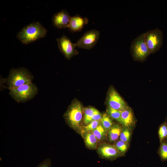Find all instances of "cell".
Segmentation results:
<instances>
[{
  "instance_id": "6da1fadb",
  "label": "cell",
  "mask_w": 167,
  "mask_h": 167,
  "mask_svg": "<svg viewBox=\"0 0 167 167\" xmlns=\"http://www.w3.org/2000/svg\"><path fill=\"white\" fill-rule=\"evenodd\" d=\"M47 32L41 23L35 22L24 27L18 32L16 37L22 44L27 45L45 37Z\"/></svg>"
},
{
  "instance_id": "7a4b0ae2",
  "label": "cell",
  "mask_w": 167,
  "mask_h": 167,
  "mask_svg": "<svg viewBox=\"0 0 167 167\" xmlns=\"http://www.w3.org/2000/svg\"><path fill=\"white\" fill-rule=\"evenodd\" d=\"M34 76L24 67L11 69L6 79L8 88L10 90L23 85L32 83Z\"/></svg>"
},
{
  "instance_id": "3957f363",
  "label": "cell",
  "mask_w": 167,
  "mask_h": 167,
  "mask_svg": "<svg viewBox=\"0 0 167 167\" xmlns=\"http://www.w3.org/2000/svg\"><path fill=\"white\" fill-rule=\"evenodd\" d=\"M10 90L9 94L15 101L24 102L32 99L38 93L37 86L32 83L25 84Z\"/></svg>"
},
{
  "instance_id": "277c9868",
  "label": "cell",
  "mask_w": 167,
  "mask_h": 167,
  "mask_svg": "<svg viewBox=\"0 0 167 167\" xmlns=\"http://www.w3.org/2000/svg\"><path fill=\"white\" fill-rule=\"evenodd\" d=\"M83 109L80 102L73 101L68 107L64 115V118L67 124L74 129L80 126L83 118Z\"/></svg>"
},
{
  "instance_id": "5b68a950",
  "label": "cell",
  "mask_w": 167,
  "mask_h": 167,
  "mask_svg": "<svg viewBox=\"0 0 167 167\" xmlns=\"http://www.w3.org/2000/svg\"><path fill=\"white\" fill-rule=\"evenodd\" d=\"M130 50L133 59L143 62L150 54L144 38V33L140 34L131 42Z\"/></svg>"
},
{
  "instance_id": "8992f818",
  "label": "cell",
  "mask_w": 167,
  "mask_h": 167,
  "mask_svg": "<svg viewBox=\"0 0 167 167\" xmlns=\"http://www.w3.org/2000/svg\"><path fill=\"white\" fill-rule=\"evenodd\" d=\"M144 38L150 54L158 51L163 43V34L158 28H155L144 33Z\"/></svg>"
},
{
  "instance_id": "52a82bcc",
  "label": "cell",
  "mask_w": 167,
  "mask_h": 167,
  "mask_svg": "<svg viewBox=\"0 0 167 167\" xmlns=\"http://www.w3.org/2000/svg\"><path fill=\"white\" fill-rule=\"evenodd\" d=\"M100 35L98 30L92 29L87 31L75 43L76 46L79 48L90 49L96 44Z\"/></svg>"
},
{
  "instance_id": "ba28073f",
  "label": "cell",
  "mask_w": 167,
  "mask_h": 167,
  "mask_svg": "<svg viewBox=\"0 0 167 167\" xmlns=\"http://www.w3.org/2000/svg\"><path fill=\"white\" fill-rule=\"evenodd\" d=\"M58 46L61 52L68 59L78 54L76 49L75 43H73L70 39L65 35L56 39Z\"/></svg>"
},
{
  "instance_id": "9c48e42d",
  "label": "cell",
  "mask_w": 167,
  "mask_h": 167,
  "mask_svg": "<svg viewBox=\"0 0 167 167\" xmlns=\"http://www.w3.org/2000/svg\"><path fill=\"white\" fill-rule=\"evenodd\" d=\"M107 102L108 106L120 111H123L129 106L114 88L111 87L108 92Z\"/></svg>"
},
{
  "instance_id": "30bf717a",
  "label": "cell",
  "mask_w": 167,
  "mask_h": 167,
  "mask_svg": "<svg viewBox=\"0 0 167 167\" xmlns=\"http://www.w3.org/2000/svg\"><path fill=\"white\" fill-rule=\"evenodd\" d=\"M71 17L67 11L63 9L53 15L52 22L53 25L58 29L68 28Z\"/></svg>"
},
{
  "instance_id": "8fae6325",
  "label": "cell",
  "mask_w": 167,
  "mask_h": 167,
  "mask_svg": "<svg viewBox=\"0 0 167 167\" xmlns=\"http://www.w3.org/2000/svg\"><path fill=\"white\" fill-rule=\"evenodd\" d=\"M97 151L102 157L108 159L115 158L121 155L114 145L105 143L100 145L97 149Z\"/></svg>"
},
{
  "instance_id": "7c38bea8",
  "label": "cell",
  "mask_w": 167,
  "mask_h": 167,
  "mask_svg": "<svg viewBox=\"0 0 167 167\" xmlns=\"http://www.w3.org/2000/svg\"><path fill=\"white\" fill-rule=\"evenodd\" d=\"M89 20L86 17H83L79 15L71 17L68 28L72 32L81 31L84 26L88 24Z\"/></svg>"
},
{
  "instance_id": "4fadbf2b",
  "label": "cell",
  "mask_w": 167,
  "mask_h": 167,
  "mask_svg": "<svg viewBox=\"0 0 167 167\" xmlns=\"http://www.w3.org/2000/svg\"><path fill=\"white\" fill-rule=\"evenodd\" d=\"M121 123L123 126L129 129L135 124V120L132 111L130 107L121 111Z\"/></svg>"
},
{
  "instance_id": "5bb4252c",
  "label": "cell",
  "mask_w": 167,
  "mask_h": 167,
  "mask_svg": "<svg viewBox=\"0 0 167 167\" xmlns=\"http://www.w3.org/2000/svg\"><path fill=\"white\" fill-rule=\"evenodd\" d=\"M122 128L119 124H114L108 131V138L109 141L113 142L116 141L120 136Z\"/></svg>"
},
{
  "instance_id": "9a60e30c",
  "label": "cell",
  "mask_w": 167,
  "mask_h": 167,
  "mask_svg": "<svg viewBox=\"0 0 167 167\" xmlns=\"http://www.w3.org/2000/svg\"><path fill=\"white\" fill-rule=\"evenodd\" d=\"M84 141L88 148L92 149L96 148L98 139L92 132L86 133L84 137Z\"/></svg>"
},
{
  "instance_id": "2e32d148",
  "label": "cell",
  "mask_w": 167,
  "mask_h": 167,
  "mask_svg": "<svg viewBox=\"0 0 167 167\" xmlns=\"http://www.w3.org/2000/svg\"><path fill=\"white\" fill-rule=\"evenodd\" d=\"M101 123L107 131H108L114 124L111 118L106 113H104L102 114Z\"/></svg>"
},
{
  "instance_id": "e0dca14e",
  "label": "cell",
  "mask_w": 167,
  "mask_h": 167,
  "mask_svg": "<svg viewBox=\"0 0 167 167\" xmlns=\"http://www.w3.org/2000/svg\"><path fill=\"white\" fill-rule=\"evenodd\" d=\"M106 113L112 118L121 123V111L108 106L106 109Z\"/></svg>"
},
{
  "instance_id": "ac0fdd59",
  "label": "cell",
  "mask_w": 167,
  "mask_h": 167,
  "mask_svg": "<svg viewBox=\"0 0 167 167\" xmlns=\"http://www.w3.org/2000/svg\"><path fill=\"white\" fill-rule=\"evenodd\" d=\"M107 131L100 123L96 129L91 132L98 140H101L105 138L107 135Z\"/></svg>"
},
{
  "instance_id": "d6986e66",
  "label": "cell",
  "mask_w": 167,
  "mask_h": 167,
  "mask_svg": "<svg viewBox=\"0 0 167 167\" xmlns=\"http://www.w3.org/2000/svg\"><path fill=\"white\" fill-rule=\"evenodd\" d=\"M96 110V109L92 107H87L85 109L84 122L85 125H87L92 121V119Z\"/></svg>"
},
{
  "instance_id": "ffe728a7",
  "label": "cell",
  "mask_w": 167,
  "mask_h": 167,
  "mask_svg": "<svg viewBox=\"0 0 167 167\" xmlns=\"http://www.w3.org/2000/svg\"><path fill=\"white\" fill-rule=\"evenodd\" d=\"M118 151L121 153L125 152L128 147V143L119 139L117 141L114 145Z\"/></svg>"
},
{
  "instance_id": "44dd1931",
  "label": "cell",
  "mask_w": 167,
  "mask_h": 167,
  "mask_svg": "<svg viewBox=\"0 0 167 167\" xmlns=\"http://www.w3.org/2000/svg\"><path fill=\"white\" fill-rule=\"evenodd\" d=\"M160 142L161 143L167 138V124L164 122L160 126L158 130Z\"/></svg>"
},
{
  "instance_id": "7402d4cb",
  "label": "cell",
  "mask_w": 167,
  "mask_h": 167,
  "mask_svg": "<svg viewBox=\"0 0 167 167\" xmlns=\"http://www.w3.org/2000/svg\"><path fill=\"white\" fill-rule=\"evenodd\" d=\"M131 135L130 129L123 126L122 128V131L119 136L120 139L125 142L128 143Z\"/></svg>"
},
{
  "instance_id": "603a6c76",
  "label": "cell",
  "mask_w": 167,
  "mask_h": 167,
  "mask_svg": "<svg viewBox=\"0 0 167 167\" xmlns=\"http://www.w3.org/2000/svg\"><path fill=\"white\" fill-rule=\"evenodd\" d=\"M101 123V120L93 121L87 125L83 128V132L84 133H88L91 132L96 129Z\"/></svg>"
},
{
  "instance_id": "cb8c5ba5",
  "label": "cell",
  "mask_w": 167,
  "mask_h": 167,
  "mask_svg": "<svg viewBox=\"0 0 167 167\" xmlns=\"http://www.w3.org/2000/svg\"><path fill=\"white\" fill-rule=\"evenodd\" d=\"M160 148V155L163 160H167V142L163 141L161 143Z\"/></svg>"
},
{
  "instance_id": "d4e9b609",
  "label": "cell",
  "mask_w": 167,
  "mask_h": 167,
  "mask_svg": "<svg viewBox=\"0 0 167 167\" xmlns=\"http://www.w3.org/2000/svg\"><path fill=\"white\" fill-rule=\"evenodd\" d=\"M51 161L49 158H46L42 161L37 167H51Z\"/></svg>"
},
{
  "instance_id": "484cf974",
  "label": "cell",
  "mask_w": 167,
  "mask_h": 167,
  "mask_svg": "<svg viewBox=\"0 0 167 167\" xmlns=\"http://www.w3.org/2000/svg\"><path fill=\"white\" fill-rule=\"evenodd\" d=\"M102 116L100 112L96 109L92 119V121L101 120Z\"/></svg>"
}]
</instances>
